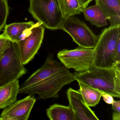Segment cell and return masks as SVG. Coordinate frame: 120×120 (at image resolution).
I'll list each match as a JSON object with an SVG mask.
<instances>
[{
	"label": "cell",
	"mask_w": 120,
	"mask_h": 120,
	"mask_svg": "<svg viewBox=\"0 0 120 120\" xmlns=\"http://www.w3.org/2000/svg\"><path fill=\"white\" fill-rule=\"evenodd\" d=\"M75 80L71 73L60 62L49 54L44 64L20 86L19 93L37 94L38 99H57L64 86Z\"/></svg>",
	"instance_id": "cell-1"
},
{
	"label": "cell",
	"mask_w": 120,
	"mask_h": 120,
	"mask_svg": "<svg viewBox=\"0 0 120 120\" xmlns=\"http://www.w3.org/2000/svg\"><path fill=\"white\" fill-rule=\"evenodd\" d=\"M76 81H80L103 93L120 97V68L108 69L93 64L85 71L74 73Z\"/></svg>",
	"instance_id": "cell-2"
},
{
	"label": "cell",
	"mask_w": 120,
	"mask_h": 120,
	"mask_svg": "<svg viewBox=\"0 0 120 120\" xmlns=\"http://www.w3.org/2000/svg\"><path fill=\"white\" fill-rule=\"evenodd\" d=\"M94 49L93 64L99 68H120L116 66L114 54L118 41L120 39V26H110L98 36Z\"/></svg>",
	"instance_id": "cell-3"
},
{
	"label": "cell",
	"mask_w": 120,
	"mask_h": 120,
	"mask_svg": "<svg viewBox=\"0 0 120 120\" xmlns=\"http://www.w3.org/2000/svg\"><path fill=\"white\" fill-rule=\"evenodd\" d=\"M29 11L45 28L52 30L60 29L64 19L57 0H29Z\"/></svg>",
	"instance_id": "cell-4"
},
{
	"label": "cell",
	"mask_w": 120,
	"mask_h": 120,
	"mask_svg": "<svg viewBox=\"0 0 120 120\" xmlns=\"http://www.w3.org/2000/svg\"><path fill=\"white\" fill-rule=\"evenodd\" d=\"M27 73L22 62L17 44L12 42L0 61V86L19 80Z\"/></svg>",
	"instance_id": "cell-5"
},
{
	"label": "cell",
	"mask_w": 120,
	"mask_h": 120,
	"mask_svg": "<svg viewBox=\"0 0 120 120\" xmlns=\"http://www.w3.org/2000/svg\"><path fill=\"white\" fill-rule=\"evenodd\" d=\"M60 29L68 33L73 41L81 47L94 48L98 40V36L84 22L75 16L64 19Z\"/></svg>",
	"instance_id": "cell-6"
},
{
	"label": "cell",
	"mask_w": 120,
	"mask_h": 120,
	"mask_svg": "<svg viewBox=\"0 0 120 120\" xmlns=\"http://www.w3.org/2000/svg\"><path fill=\"white\" fill-rule=\"evenodd\" d=\"M94 48L78 47L74 49L60 50L57 57L67 69H73L76 71L82 72L87 70L93 64Z\"/></svg>",
	"instance_id": "cell-7"
},
{
	"label": "cell",
	"mask_w": 120,
	"mask_h": 120,
	"mask_svg": "<svg viewBox=\"0 0 120 120\" xmlns=\"http://www.w3.org/2000/svg\"><path fill=\"white\" fill-rule=\"evenodd\" d=\"M45 31V27L41 23L37 22L27 36L16 43L24 65L31 61L38 53L42 43Z\"/></svg>",
	"instance_id": "cell-8"
},
{
	"label": "cell",
	"mask_w": 120,
	"mask_h": 120,
	"mask_svg": "<svg viewBox=\"0 0 120 120\" xmlns=\"http://www.w3.org/2000/svg\"><path fill=\"white\" fill-rule=\"evenodd\" d=\"M36 101L31 95L15 102L4 109L0 118L3 120H27Z\"/></svg>",
	"instance_id": "cell-9"
},
{
	"label": "cell",
	"mask_w": 120,
	"mask_h": 120,
	"mask_svg": "<svg viewBox=\"0 0 120 120\" xmlns=\"http://www.w3.org/2000/svg\"><path fill=\"white\" fill-rule=\"evenodd\" d=\"M67 97L75 114V120H99L94 112L86 104L81 93L70 88L66 92Z\"/></svg>",
	"instance_id": "cell-10"
},
{
	"label": "cell",
	"mask_w": 120,
	"mask_h": 120,
	"mask_svg": "<svg viewBox=\"0 0 120 120\" xmlns=\"http://www.w3.org/2000/svg\"><path fill=\"white\" fill-rule=\"evenodd\" d=\"M35 25L33 21L6 25L2 35L12 42L17 43L30 33L31 29Z\"/></svg>",
	"instance_id": "cell-11"
},
{
	"label": "cell",
	"mask_w": 120,
	"mask_h": 120,
	"mask_svg": "<svg viewBox=\"0 0 120 120\" xmlns=\"http://www.w3.org/2000/svg\"><path fill=\"white\" fill-rule=\"evenodd\" d=\"M111 26H120V0H95Z\"/></svg>",
	"instance_id": "cell-12"
},
{
	"label": "cell",
	"mask_w": 120,
	"mask_h": 120,
	"mask_svg": "<svg viewBox=\"0 0 120 120\" xmlns=\"http://www.w3.org/2000/svg\"><path fill=\"white\" fill-rule=\"evenodd\" d=\"M19 88V80L0 86V109H4L16 101Z\"/></svg>",
	"instance_id": "cell-13"
},
{
	"label": "cell",
	"mask_w": 120,
	"mask_h": 120,
	"mask_svg": "<svg viewBox=\"0 0 120 120\" xmlns=\"http://www.w3.org/2000/svg\"><path fill=\"white\" fill-rule=\"evenodd\" d=\"M85 19L92 25L98 28L108 25L106 17L101 10L96 4L87 7L82 10Z\"/></svg>",
	"instance_id": "cell-14"
},
{
	"label": "cell",
	"mask_w": 120,
	"mask_h": 120,
	"mask_svg": "<svg viewBox=\"0 0 120 120\" xmlns=\"http://www.w3.org/2000/svg\"><path fill=\"white\" fill-rule=\"evenodd\" d=\"M46 114L50 120H75L74 111L69 106L54 104L47 109Z\"/></svg>",
	"instance_id": "cell-15"
},
{
	"label": "cell",
	"mask_w": 120,
	"mask_h": 120,
	"mask_svg": "<svg viewBox=\"0 0 120 120\" xmlns=\"http://www.w3.org/2000/svg\"><path fill=\"white\" fill-rule=\"evenodd\" d=\"M79 83L80 89L78 90L85 102L89 107H95L99 104L103 93L80 81Z\"/></svg>",
	"instance_id": "cell-16"
},
{
	"label": "cell",
	"mask_w": 120,
	"mask_h": 120,
	"mask_svg": "<svg viewBox=\"0 0 120 120\" xmlns=\"http://www.w3.org/2000/svg\"><path fill=\"white\" fill-rule=\"evenodd\" d=\"M57 1L63 19L82 13V9L78 0H57Z\"/></svg>",
	"instance_id": "cell-17"
},
{
	"label": "cell",
	"mask_w": 120,
	"mask_h": 120,
	"mask_svg": "<svg viewBox=\"0 0 120 120\" xmlns=\"http://www.w3.org/2000/svg\"><path fill=\"white\" fill-rule=\"evenodd\" d=\"M9 13L7 0H0V32L6 25Z\"/></svg>",
	"instance_id": "cell-18"
},
{
	"label": "cell",
	"mask_w": 120,
	"mask_h": 120,
	"mask_svg": "<svg viewBox=\"0 0 120 120\" xmlns=\"http://www.w3.org/2000/svg\"><path fill=\"white\" fill-rule=\"evenodd\" d=\"M11 41L0 35V61L5 54L6 51L11 47Z\"/></svg>",
	"instance_id": "cell-19"
},
{
	"label": "cell",
	"mask_w": 120,
	"mask_h": 120,
	"mask_svg": "<svg viewBox=\"0 0 120 120\" xmlns=\"http://www.w3.org/2000/svg\"><path fill=\"white\" fill-rule=\"evenodd\" d=\"M114 60L116 66L120 67V39L118 40L115 49Z\"/></svg>",
	"instance_id": "cell-20"
},
{
	"label": "cell",
	"mask_w": 120,
	"mask_h": 120,
	"mask_svg": "<svg viewBox=\"0 0 120 120\" xmlns=\"http://www.w3.org/2000/svg\"><path fill=\"white\" fill-rule=\"evenodd\" d=\"M101 97L104 101L108 104H112L113 102V97L109 94L103 93Z\"/></svg>",
	"instance_id": "cell-21"
},
{
	"label": "cell",
	"mask_w": 120,
	"mask_h": 120,
	"mask_svg": "<svg viewBox=\"0 0 120 120\" xmlns=\"http://www.w3.org/2000/svg\"><path fill=\"white\" fill-rule=\"evenodd\" d=\"M112 105V109L114 112L116 113H120V101L114 100Z\"/></svg>",
	"instance_id": "cell-22"
},
{
	"label": "cell",
	"mask_w": 120,
	"mask_h": 120,
	"mask_svg": "<svg viewBox=\"0 0 120 120\" xmlns=\"http://www.w3.org/2000/svg\"><path fill=\"white\" fill-rule=\"evenodd\" d=\"M78 1L81 8L83 9L87 7L93 0H78Z\"/></svg>",
	"instance_id": "cell-23"
},
{
	"label": "cell",
	"mask_w": 120,
	"mask_h": 120,
	"mask_svg": "<svg viewBox=\"0 0 120 120\" xmlns=\"http://www.w3.org/2000/svg\"><path fill=\"white\" fill-rule=\"evenodd\" d=\"M112 120H120V113L113 112L112 115Z\"/></svg>",
	"instance_id": "cell-24"
}]
</instances>
